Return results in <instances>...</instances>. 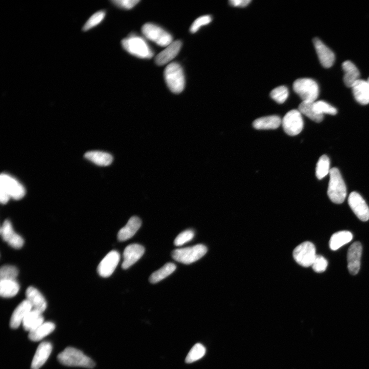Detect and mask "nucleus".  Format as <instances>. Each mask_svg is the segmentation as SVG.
I'll return each mask as SVG.
<instances>
[{
	"mask_svg": "<svg viewBox=\"0 0 369 369\" xmlns=\"http://www.w3.org/2000/svg\"><path fill=\"white\" fill-rule=\"evenodd\" d=\"M122 45L126 52L139 58L149 59L154 55L146 40L135 35L123 39Z\"/></svg>",
	"mask_w": 369,
	"mask_h": 369,
	"instance_id": "obj_1",
	"label": "nucleus"
},
{
	"mask_svg": "<svg viewBox=\"0 0 369 369\" xmlns=\"http://www.w3.org/2000/svg\"><path fill=\"white\" fill-rule=\"evenodd\" d=\"M58 359L63 365L69 366L93 368L95 366L93 360L72 347H68L61 352L58 356Z\"/></svg>",
	"mask_w": 369,
	"mask_h": 369,
	"instance_id": "obj_2",
	"label": "nucleus"
},
{
	"mask_svg": "<svg viewBox=\"0 0 369 369\" xmlns=\"http://www.w3.org/2000/svg\"><path fill=\"white\" fill-rule=\"evenodd\" d=\"M166 83L169 90L176 94L181 93L185 86V78L181 65L176 62L169 64L164 72Z\"/></svg>",
	"mask_w": 369,
	"mask_h": 369,
	"instance_id": "obj_3",
	"label": "nucleus"
},
{
	"mask_svg": "<svg viewBox=\"0 0 369 369\" xmlns=\"http://www.w3.org/2000/svg\"><path fill=\"white\" fill-rule=\"evenodd\" d=\"M329 174L328 197L333 203L341 204L346 197V188L345 183L337 168H333L330 169Z\"/></svg>",
	"mask_w": 369,
	"mask_h": 369,
	"instance_id": "obj_4",
	"label": "nucleus"
},
{
	"mask_svg": "<svg viewBox=\"0 0 369 369\" xmlns=\"http://www.w3.org/2000/svg\"><path fill=\"white\" fill-rule=\"evenodd\" d=\"M293 88L302 102H314L319 95L318 85L311 79L302 78L296 80L293 83Z\"/></svg>",
	"mask_w": 369,
	"mask_h": 369,
	"instance_id": "obj_5",
	"label": "nucleus"
},
{
	"mask_svg": "<svg viewBox=\"0 0 369 369\" xmlns=\"http://www.w3.org/2000/svg\"><path fill=\"white\" fill-rule=\"evenodd\" d=\"M207 252V247L204 245L199 244L176 249L172 252V257L178 262L188 265L197 261L203 257Z\"/></svg>",
	"mask_w": 369,
	"mask_h": 369,
	"instance_id": "obj_6",
	"label": "nucleus"
},
{
	"mask_svg": "<svg viewBox=\"0 0 369 369\" xmlns=\"http://www.w3.org/2000/svg\"><path fill=\"white\" fill-rule=\"evenodd\" d=\"M142 32L147 39L160 47H167L173 42L171 34L155 24L148 23L144 25Z\"/></svg>",
	"mask_w": 369,
	"mask_h": 369,
	"instance_id": "obj_7",
	"label": "nucleus"
},
{
	"mask_svg": "<svg viewBox=\"0 0 369 369\" xmlns=\"http://www.w3.org/2000/svg\"><path fill=\"white\" fill-rule=\"evenodd\" d=\"M293 255L295 261L300 266H312L317 256L315 247L311 242H303L295 248Z\"/></svg>",
	"mask_w": 369,
	"mask_h": 369,
	"instance_id": "obj_8",
	"label": "nucleus"
},
{
	"mask_svg": "<svg viewBox=\"0 0 369 369\" xmlns=\"http://www.w3.org/2000/svg\"><path fill=\"white\" fill-rule=\"evenodd\" d=\"M0 190L5 192L11 198L16 200L23 199L26 192L23 185L6 173H3L0 176Z\"/></svg>",
	"mask_w": 369,
	"mask_h": 369,
	"instance_id": "obj_9",
	"label": "nucleus"
},
{
	"mask_svg": "<svg viewBox=\"0 0 369 369\" xmlns=\"http://www.w3.org/2000/svg\"><path fill=\"white\" fill-rule=\"evenodd\" d=\"M285 132L290 136L299 134L303 127V122L301 114L298 110L289 112L281 120Z\"/></svg>",
	"mask_w": 369,
	"mask_h": 369,
	"instance_id": "obj_10",
	"label": "nucleus"
},
{
	"mask_svg": "<svg viewBox=\"0 0 369 369\" xmlns=\"http://www.w3.org/2000/svg\"><path fill=\"white\" fill-rule=\"evenodd\" d=\"M348 203L360 220L366 222L369 220V208L359 193L356 192L351 193L348 199Z\"/></svg>",
	"mask_w": 369,
	"mask_h": 369,
	"instance_id": "obj_11",
	"label": "nucleus"
},
{
	"mask_svg": "<svg viewBox=\"0 0 369 369\" xmlns=\"http://www.w3.org/2000/svg\"><path fill=\"white\" fill-rule=\"evenodd\" d=\"M120 259L119 253L112 251L102 260L98 267L99 275L103 277L111 276L117 268Z\"/></svg>",
	"mask_w": 369,
	"mask_h": 369,
	"instance_id": "obj_12",
	"label": "nucleus"
},
{
	"mask_svg": "<svg viewBox=\"0 0 369 369\" xmlns=\"http://www.w3.org/2000/svg\"><path fill=\"white\" fill-rule=\"evenodd\" d=\"M0 232L3 239L13 248L19 249L24 245V238L15 232L10 221L4 222Z\"/></svg>",
	"mask_w": 369,
	"mask_h": 369,
	"instance_id": "obj_13",
	"label": "nucleus"
},
{
	"mask_svg": "<svg viewBox=\"0 0 369 369\" xmlns=\"http://www.w3.org/2000/svg\"><path fill=\"white\" fill-rule=\"evenodd\" d=\"M313 42L322 66L326 69L332 67L335 59L333 52L318 38H314Z\"/></svg>",
	"mask_w": 369,
	"mask_h": 369,
	"instance_id": "obj_14",
	"label": "nucleus"
},
{
	"mask_svg": "<svg viewBox=\"0 0 369 369\" xmlns=\"http://www.w3.org/2000/svg\"><path fill=\"white\" fill-rule=\"evenodd\" d=\"M144 252L145 248L141 245L134 244L127 246L123 253L122 268L126 270L133 266L142 257Z\"/></svg>",
	"mask_w": 369,
	"mask_h": 369,
	"instance_id": "obj_15",
	"label": "nucleus"
},
{
	"mask_svg": "<svg viewBox=\"0 0 369 369\" xmlns=\"http://www.w3.org/2000/svg\"><path fill=\"white\" fill-rule=\"evenodd\" d=\"M362 247L359 242L354 243L349 248L347 254L348 268L352 275H356L360 267V259Z\"/></svg>",
	"mask_w": 369,
	"mask_h": 369,
	"instance_id": "obj_16",
	"label": "nucleus"
},
{
	"mask_svg": "<svg viewBox=\"0 0 369 369\" xmlns=\"http://www.w3.org/2000/svg\"><path fill=\"white\" fill-rule=\"evenodd\" d=\"M53 350V346L51 342L43 341L38 347L33 358L32 369H39L44 364L49 358Z\"/></svg>",
	"mask_w": 369,
	"mask_h": 369,
	"instance_id": "obj_17",
	"label": "nucleus"
},
{
	"mask_svg": "<svg viewBox=\"0 0 369 369\" xmlns=\"http://www.w3.org/2000/svg\"><path fill=\"white\" fill-rule=\"evenodd\" d=\"M182 47V43L178 40L173 42L165 50L159 54L156 59L155 62L158 66H163L173 59L179 53Z\"/></svg>",
	"mask_w": 369,
	"mask_h": 369,
	"instance_id": "obj_18",
	"label": "nucleus"
},
{
	"mask_svg": "<svg viewBox=\"0 0 369 369\" xmlns=\"http://www.w3.org/2000/svg\"><path fill=\"white\" fill-rule=\"evenodd\" d=\"M33 310L32 306L27 300L21 302L14 310L10 320L12 329H17L23 323L27 315Z\"/></svg>",
	"mask_w": 369,
	"mask_h": 369,
	"instance_id": "obj_19",
	"label": "nucleus"
},
{
	"mask_svg": "<svg viewBox=\"0 0 369 369\" xmlns=\"http://www.w3.org/2000/svg\"><path fill=\"white\" fill-rule=\"evenodd\" d=\"M27 299L30 302L33 309L41 313L45 312L47 308V302L45 297L36 288L29 287L26 291Z\"/></svg>",
	"mask_w": 369,
	"mask_h": 369,
	"instance_id": "obj_20",
	"label": "nucleus"
},
{
	"mask_svg": "<svg viewBox=\"0 0 369 369\" xmlns=\"http://www.w3.org/2000/svg\"><path fill=\"white\" fill-rule=\"evenodd\" d=\"M142 225V221L137 216H133L118 234V240L126 241L133 237Z\"/></svg>",
	"mask_w": 369,
	"mask_h": 369,
	"instance_id": "obj_21",
	"label": "nucleus"
},
{
	"mask_svg": "<svg viewBox=\"0 0 369 369\" xmlns=\"http://www.w3.org/2000/svg\"><path fill=\"white\" fill-rule=\"evenodd\" d=\"M354 97L357 102L365 105L369 104V84L359 79L352 87Z\"/></svg>",
	"mask_w": 369,
	"mask_h": 369,
	"instance_id": "obj_22",
	"label": "nucleus"
},
{
	"mask_svg": "<svg viewBox=\"0 0 369 369\" xmlns=\"http://www.w3.org/2000/svg\"><path fill=\"white\" fill-rule=\"evenodd\" d=\"M342 68L344 73V83L348 88H352L353 84L360 79V72L355 64L350 61L344 62Z\"/></svg>",
	"mask_w": 369,
	"mask_h": 369,
	"instance_id": "obj_23",
	"label": "nucleus"
},
{
	"mask_svg": "<svg viewBox=\"0 0 369 369\" xmlns=\"http://www.w3.org/2000/svg\"><path fill=\"white\" fill-rule=\"evenodd\" d=\"M84 157L100 166H109L113 161V157L111 154L100 151H89L85 154Z\"/></svg>",
	"mask_w": 369,
	"mask_h": 369,
	"instance_id": "obj_24",
	"label": "nucleus"
},
{
	"mask_svg": "<svg viewBox=\"0 0 369 369\" xmlns=\"http://www.w3.org/2000/svg\"><path fill=\"white\" fill-rule=\"evenodd\" d=\"M353 239V235L348 231L335 233L330 238L329 246L332 250H337L342 246L349 243Z\"/></svg>",
	"mask_w": 369,
	"mask_h": 369,
	"instance_id": "obj_25",
	"label": "nucleus"
},
{
	"mask_svg": "<svg viewBox=\"0 0 369 369\" xmlns=\"http://www.w3.org/2000/svg\"><path fill=\"white\" fill-rule=\"evenodd\" d=\"M281 124V119L277 116H267L258 118L253 123L254 128L258 130L277 129Z\"/></svg>",
	"mask_w": 369,
	"mask_h": 369,
	"instance_id": "obj_26",
	"label": "nucleus"
},
{
	"mask_svg": "<svg viewBox=\"0 0 369 369\" xmlns=\"http://www.w3.org/2000/svg\"><path fill=\"white\" fill-rule=\"evenodd\" d=\"M42 314L39 311L33 309L27 315L23 322L25 330L30 332L37 328L44 322V317Z\"/></svg>",
	"mask_w": 369,
	"mask_h": 369,
	"instance_id": "obj_27",
	"label": "nucleus"
},
{
	"mask_svg": "<svg viewBox=\"0 0 369 369\" xmlns=\"http://www.w3.org/2000/svg\"><path fill=\"white\" fill-rule=\"evenodd\" d=\"M55 323L52 322H44L37 328L30 332L29 337L33 341H38L52 333L55 329Z\"/></svg>",
	"mask_w": 369,
	"mask_h": 369,
	"instance_id": "obj_28",
	"label": "nucleus"
},
{
	"mask_svg": "<svg viewBox=\"0 0 369 369\" xmlns=\"http://www.w3.org/2000/svg\"><path fill=\"white\" fill-rule=\"evenodd\" d=\"M19 290L20 286L16 280H1L0 282V295L3 297H13Z\"/></svg>",
	"mask_w": 369,
	"mask_h": 369,
	"instance_id": "obj_29",
	"label": "nucleus"
},
{
	"mask_svg": "<svg viewBox=\"0 0 369 369\" xmlns=\"http://www.w3.org/2000/svg\"><path fill=\"white\" fill-rule=\"evenodd\" d=\"M177 268L176 265L172 263L165 264L162 268L155 271L151 275L149 281L152 284H156L168 277L174 272Z\"/></svg>",
	"mask_w": 369,
	"mask_h": 369,
	"instance_id": "obj_30",
	"label": "nucleus"
},
{
	"mask_svg": "<svg viewBox=\"0 0 369 369\" xmlns=\"http://www.w3.org/2000/svg\"><path fill=\"white\" fill-rule=\"evenodd\" d=\"M314 102H302L298 107V111L315 122L320 123L323 119V116L317 114L314 110Z\"/></svg>",
	"mask_w": 369,
	"mask_h": 369,
	"instance_id": "obj_31",
	"label": "nucleus"
},
{
	"mask_svg": "<svg viewBox=\"0 0 369 369\" xmlns=\"http://www.w3.org/2000/svg\"><path fill=\"white\" fill-rule=\"evenodd\" d=\"M330 160L326 155L319 158L316 167V176L318 180L322 179L330 173Z\"/></svg>",
	"mask_w": 369,
	"mask_h": 369,
	"instance_id": "obj_32",
	"label": "nucleus"
},
{
	"mask_svg": "<svg viewBox=\"0 0 369 369\" xmlns=\"http://www.w3.org/2000/svg\"><path fill=\"white\" fill-rule=\"evenodd\" d=\"M314 111L318 115L329 114L335 115L337 111L335 108L329 104L323 101H315L313 103Z\"/></svg>",
	"mask_w": 369,
	"mask_h": 369,
	"instance_id": "obj_33",
	"label": "nucleus"
},
{
	"mask_svg": "<svg viewBox=\"0 0 369 369\" xmlns=\"http://www.w3.org/2000/svg\"><path fill=\"white\" fill-rule=\"evenodd\" d=\"M206 353L205 347L201 343L195 344L188 353L186 362L190 363L202 358Z\"/></svg>",
	"mask_w": 369,
	"mask_h": 369,
	"instance_id": "obj_34",
	"label": "nucleus"
},
{
	"mask_svg": "<svg viewBox=\"0 0 369 369\" xmlns=\"http://www.w3.org/2000/svg\"><path fill=\"white\" fill-rule=\"evenodd\" d=\"M288 96V90L285 86L277 87L270 93L272 99L279 104L284 103L287 99Z\"/></svg>",
	"mask_w": 369,
	"mask_h": 369,
	"instance_id": "obj_35",
	"label": "nucleus"
},
{
	"mask_svg": "<svg viewBox=\"0 0 369 369\" xmlns=\"http://www.w3.org/2000/svg\"><path fill=\"white\" fill-rule=\"evenodd\" d=\"M105 15L106 13L104 11L96 13L87 21L83 28V31L84 32L88 31L100 24L104 20Z\"/></svg>",
	"mask_w": 369,
	"mask_h": 369,
	"instance_id": "obj_36",
	"label": "nucleus"
},
{
	"mask_svg": "<svg viewBox=\"0 0 369 369\" xmlns=\"http://www.w3.org/2000/svg\"><path fill=\"white\" fill-rule=\"evenodd\" d=\"M18 274V269L13 266L5 265L0 270L1 280H16Z\"/></svg>",
	"mask_w": 369,
	"mask_h": 369,
	"instance_id": "obj_37",
	"label": "nucleus"
},
{
	"mask_svg": "<svg viewBox=\"0 0 369 369\" xmlns=\"http://www.w3.org/2000/svg\"><path fill=\"white\" fill-rule=\"evenodd\" d=\"M212 21V18L209 15L201 16L195 20L190 27V31L192 34L197 32L203 26L209 25Z\"/></svg>",
	"mask_w": 369,
	"mask_h": 369,
	"instance_id": "obj_38",
	"label": "nucleus"
},
{
	"mask_svg": "<svg viewBox=\"0 0 369 369\" xmlns=\"http://www.w3.org/2000/svg\"><path fill=\"white\" fill-rule=\"evenodd\" d=\"M194 232L191 230H187L181 233L176 238L174 241V244L176 246H181L190 242L193 239Z\"/></svg>",
	"mask_w": 369,
	"mask_h": 369,
	"instance_id": "obj_39",
	"label": "nucleus"
},
{
	"mask_svg": "<svg viewBox=\"0 0 369 369\" xmlns=\"http://www.w3.org/2000/svg\"><path fill=\"white\" fill-rule=\"evenodd\" d=\"M328 265L326 259L321 255H317L312 267L315 272L322 273L326 270Z\"/></svg>",
	"mask_w": 369,
	"mask_h": 369,
	"instance_id": "obj_40",
	"label": "nucleus"
},
{
	"mask_svg": "<svg viewBox=\"0 0 369 369\" xmlns=\"http://www.w3.org/2000/svg\"><path fill=\"white\" fill-rule=\"evenodd\" d=\"M139 0H114L112 3L116 7L125 10H130L137 6Z\"/></svg>",
	"mask_w": 369,
	"mask_h": 369,
	"instance_id": "obj_41",
	"label": "nucleus"
},
{
	"mask_svg": "<svg viewBox=\"0 0 369 369\" xmlns=\"http://www.w3.org/2000/svg\"><path fill=\"white\" fill-rule=\"evenodd\" d=\"M250 3V0H231V1H229L230 5L235 7H245Z\"/></svg>",
	"mask_w": 369,
	"mask_h": 369,
	"instance_id": "obj_42",
	"label": "nucleus"
},
{
	"mask_svg": "<svg viewBox=\"0 0 369 369\" xmlns=\"http://www.w3.org/2000/svg\"><path fill=\"white\" fill-rule=\"evenodd\" d=\"M367 82H368V84H369V78H368V79H367Z\"/></svg>",
	"mask_w": 369,
	"mask_h": 369,
	"instance_id": "obj_43",
	"label": "nucleus"
}]
</instances>
